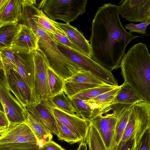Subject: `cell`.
I'll list each match as a JSON object with an SVG mask.
<instances>
[{
    "label": "cell",
    "instance_id": "6da1fadb",
    "mask_svg": "<svg viewBox=\"0 0 150 150\" xmlns=\"http://www.w3.org/2000/svg\"><path fill=\"white\" fill-rule=\"evenodd\" d=\"M118 6L109 3L98 7L92 23V57L111 71L119 68L126 48L139 36L127 32L119 16Z\"/></svg>",
    "mask_w": 150,
    "mask_h": 150
},
{
    "label": "cell",
    "instance_id": "7a4b0ae2",
    "mask_svg": "<svg viewBox=\"0 0 150 150\" xmlns=\"http://www.w3.org/2000/svg\"><path fill=\"white\" fill-rule=\"evenodd\" d=\"M119 68L123 84L129 85L150 104V55L146 45L139 42L132 47L122 57Z\"/></svg>",
    "mask_w": 150,
    "mask_h": 150
},
{
    "label": "cell",
    "instance_id": "3957f363",
    "mask_svg": "<svg viewBox=\"0 0 150 150\" xmlns=\"http://www.w3.org/2000/svg\"><path fill=\"white\" fill-rule=\"evenodd\" d=\"M47 33V36L39 38L38 46L50 67L64 80L83 69L59 50L54 37L50 33Z\"/></svg>",
    "mask_w": 150,
    "mask_h": 150
},
{
    "label": "cell",
    "instance_id": "277c9868",
    "mask_svg": "<svg viewBox=\"0 0 150 150\" xmlns=\"http://www.w3.org/2000/svg\"><path fill=\"white\" fill-rule=\"evenodd\" d=\"M87 0H43L38 8L50 19L60 20L66 23L77 19L86 12Z\"/></svg>",
    "mask_w": 150,
    "mask_h": 150
},
{
    "label": "cell",
    "instance_id": "5b68a950",
    "mask_svg": "<svg viewBox=\"0 0 150 150\" xmlns=\"http://www.w3.org/2000/svg\"><path fill=\"white\" fill-rule=\"evenodd\" d=\"M149 128L150 104L142 102L133 104L128 122L119 143H123L130 138L134 137L138 145L144 132Z\"/></svg>",
    "mask_w": 150,
    "mask_h": 150
},
{
    "label": "cell",
    "instance_id": "8992f818",
    "mask_svg": "<svg viewBox=\"0 0 150 150\" xmlns=\"http://www.w3.org/2000/svg\"><path fill=\"white\" fill-rule=\"evenodd\" d=\"M55 40L59 50L66 57L83 69L91 72L96 76L108 83L115 86H118L117 81L111 71L91 58H89Z\"/></svg>",
    "mask_w": 150,
    "mask_h": 150
},
{
    "label": "cell",
    "instance_id": "52a82bcc",
    "mask_svg": "<svg viewBox=\"0 0 150 150\" xmlns=\"http://www.w3.org/2000/svg\"><path fill=\"white\" fill-rule=\"evenodd\" d=\"M0 101L9 122V126L25 122L26 110L11 93L5 81L0 79Z\"/></svg>",
    "mask_w": 150,
    "mask_h": 150
},
{
    "label": "cell",
    "instance_id": "ba28073f",
    "mask_svg": "<svg viewBox=\"0 0 150 150\" xmlns=\"http://www.w3.org/2000/svg\"><path fill=\"white\" fill-rule=\"evenodd\" d=\"M112 113H108L110 108L103 113L93 115L89 121L97 129L107 150H110L114 135L117 120L116 104L111 106Z\"/></svg>",
    "mask_w": 150,
    "mask_h": 150
},
{
    "label": "cell",
    "instance_id": "9c48e42d",
    "mask_svg": "<svg viewBox=\"0 0 150 150\" xmlns=\"http://www.w3.org/2000/svg\"><path fill=\"white\" fill-rule=\"evenodd\" d=\"M4 72L5 82L9 89L23 107L26 109L35 105L30 89L17 71L6 68Z\"/></svg>",
    "mask_w": 150,
    "mask_h": 150
},
{
    "label": "cell",
    "instance_id": "30bf717a",
    "mask_svg": "<svg viewBox=\"0 0 150 150\" xmlns=\"http://www.w3.org/2000/svg\"><path fill=\"white\" fill-rule=\"evenodd\" d=\"M35 66V86L36 94L40 101L51 96L48 79L49 66L44 55L39 50L32 52Z\"/></svg>",
    "mask_w": 150,
    "mask_h": 150
},
{
    "label": "cell",
    "instance_id": "8fae6325",
    "mask_svg": "<svg viewBox=\"0 0 150 150\" xmlns=\"http://www.w3.org/2000/svg\"><path fill=\"white\" fill-rule=\"evenodd\" d=\"M55 106L50 98L42 99L36 104L26 108L27 112L52 134L57 136L59 131L53 110Z\"/></svg>",
    "mask_w": 150,
    "mask_h": 150
},
{
    "label": "cell",
    "instance_id": "7c38bea8",
    "mask_svg": "<svg viewBox=\"0 0 150 150\" xmlns=\"http://www.w3.org/2000/svg\"><path fill=\"white\" fill-rule=\"evenodd\" d=\"M12 50L14 52L16 66V71L30 89L35 105L40 101L38 100L36 92L35 66L32 52L24 53Z\"/></svg>",
    "mask_w": 150,
    "mask_h": 150
},
{
    "label": "cell",
    "instance_id": "4fadbf2b",
    "mask_svg": "<svg viewBox=\"0 0 150 150\" xmlns=\"http://www.w3.org/2000/svg\"><path fill=\"white\" fill-rule=\"evenodd\" d=\"M118 6L119 14L129 21L143 22L150 20V0H125Z\"/></svg>",
    "mask_w": 150,
    "mask_h": 150
},
{
    "label": "cell",
    "instance_id": "5bb4252c",
    "mask_svg": "<svg viewBox=\"0 0 150 150\" xmlns=\"http://www.w3.org/2000/svg\"><path fill=\"white\" fill-rule=\"evenodd\" d=\"M24 142L37 144L35 135L25 122L9 126L0 134V145Z\"/></svg>",
    "mask_w": 150,
    "mask_h": 150
},
{
    "label": "cell",
    "instance_id": "9a60e30c",
    "mask_svg": "<svg viewBox=\"0 0 150 150\" xmlns=\"http://www.w3.org/2000/svg\"><path fill=\"white\" fill-rule=\"evenodd\" d=\"M39 39L31 28L21 24L20 28L14 38L10 47L18 52L30 53L39 50Z\"/></svg>",
    "mask_w": 150,
    "mask_h": 150
},
{
    "label": "cell",
    "instance_id": "2e32d148",
    "mask_svg": "<svg viewBox=\"0 0 150 150\" xmlns=\"http://www.w3.org/2000/svg\"><path fill=\"white\" fill-rule=\"evenodd\" d=\"M53 112L55 118L74 133L81 142H86L89 129L88 122L55 108L54 109Z\"/></svg>",
    "mask_w": 150,
    "mask_h": 150
},
{
    "label": "cell",
    "instance_id": "e0dca14e",
    "mask_svg": "<svg viewBox=\"0 0 150 150\" xmlns=\"http://www.w3.org/2000/svg\"><path fill=\"white\" fill-rule=\"evenodd\" d=\"M52 23L62 30L69 40L80 50L81 53L91 58V49L89 41L85 38L83 33L69 24L63 23L51 20Z\"/></svg>",
    "mask_w": 150,
    "mask_h": 150
},
{
    "label": "cell",
    "instance_id": "ac0fdd59",
    "mask_svg": "<svg viewBox=\"0 0 150 150\" xmlns=\"http://www.w3.org/2000/svg\"><path fill=\"white\" fill-rule=\"evenodd\" d=\"M21 0H5L0 8V23H17L21 21Z\"/></svg>",
    "mask_w": 150,
    "mask_h": 150
},
{
    "label": "cell",
    "instance_id": "d6986e66",
    "mask_svg": "<svg viewBox=\"0 0 150 150\" xmlns=\"http://www.w3.org/2000/svg\"><path fill=\"white\" fill-rule=\"evenodd\" d=\"M133 104H117V120L114 135L110 150H115L121 140Z\"/></svg>",
    "mask_w": 150,
    "mask_h": 150
},
{
    "label": "cell",
    "instance_id": "ffe728a7",
    "mask_svg": "<svg viewBox=\"0 0 150 150\" xmlns=\"http://www.w3.org/2000/svg\"><path fill=\"white\" fill-rule=\"evenodd\" d=\"M25 123L35 135L37 144L40 147L45 142L52 140V134L28 112Z\"/></svg>",
    "mask_w": 150,
    "mask_h": 150
},
{
    "label": "cell",
    "instance_id": "44dd1931",
    "mask_svg": "<svg viewBox=\"0 0 150 150\" xmlns=\"http://www.w3.org/2000/svg\"><path fill=\"white\" fill-rule=\"evenodd\" d=\"M144 102L130 86L123 84L112 102V105L117 104H134Z\"/></svg>",
    "mask_w": 150,
    "mask_h": 150
},
{
    "label": "cell",
    "instance_id": "7402d4cb",
    "mask_svg": "<svg viewBox=\"0 0 150 150\" xmlns=\"http://www.w3.org/2000/svg\"><path fill=\"white\" fill-rule=\"evenodd\" d=\"M20 27L21 24L17 23H4L0 25V49L11 47Z\"/></svg>",
    "mask_w": 150,
    "mask_h": 150
},
{
    "label": "cell",
    "instance_id": "603a6c76",
    "mask_svg": "<svg viewBox=\"0 0 150 150\" xmlns=\"http://www.w3.org/2000/svg\"><path fill=\"white\" fill-rule=\"evenodd\" d=\"M120 87L121 85L117 87L110 91L86 100L93 109L97 110H101L108 107H110L112 105V102L118 93Z\"/></svg>",
    "mask_w": 150,
    "mask_h": 150
},
{
    "label": "cell",
    "instance_id": "cb8c5ba5",
    "mask_svg": "<svg viewBox=\"0 0 150 150\" xmlns=\"http://www.w3.org/2000/svg\"><path fill=\"white\" fill-rule=\"evenodd\" d=\"M52 103L58 109L66 113L77 116V111L74 108L70 98L63 91L50 98Z\"/></svg>",
    "mask_w": 150,
    "mask_h": 150
},
{
    "label": "cell",
    "instance_id": "d4e9b609",
    "mask_svg": "<svg viewBox=\"0 0 150 150\" xmlns=\"http://www.w3.org/2000/svg\"><path fill=\"white\" fill-rule=\"evenodd\" d=\"M68 82L94 84L101 86L109 84L96 76L91 72L81 70L69 78L64 80Z\"/></svg>",
    "mask_w": 150,
    "mask_h": 150
},
{
    "label": "cell",
    "instance_id": "484cf974",
    "mask_svg": "<svg viewBox=\"0 0 150 150\" xmlns=\"http://www.w3.org/2000/svg\"><path fill=\"white\" fill-rule=\"evenodd\" d=\"M89 129L86 142L89 150H107L97 129L89 121Z\"/></svg>",
    "mask_w": 150,
    "mask_h": 150
},
{
    "label": "cell",
    "instance_id": "4316f807",
    "mask_svg": "<svg viewBox=\"0 0 150 150\" xmlns=\"http://www.w3.org/2000/svg\"><path fill=\"white\" fill-rule=\"evenodd\" d=\"M118 86L111 84L100 86L81 91L70 98H78L83 100H88L110 91Z\"/></svg>",
    "mask_w": 150,
    "mask_h": 150
},
{
    "label": "cell",
    "instance_id": "83f0119b",
    "mask_svg": "<svg viewBox=\"0 0 150 150\" xmlns=\"http://www.w3.org/2000/svg\"><path fill=\"white\" fill-rule=\"evenodd\" d=\"M77 110V116L89 122L91 119L94 109L87 100L70 98Z\"/></svg>",
    "mask_w": 150,
    "mask_h": 150
},
{
    "label": "cell",
    "instance_id": "f1b7e54d",
    "mask_svg": "<svg viewBox=\"0 0 150 150\" xmlns=\"http://www.w3.org/2000/svg\"><path fill=\"white\" fill-rule=\"evenodd\" d=\"M47 73L51 97L63 91L64 79L56 74L49 66L47 69Z\"/></svg>",
    "mask_w": 150,
    "mask_h": 150
},
{
    "label": "cell",
    "instance_id": "f546056e",
    "mask_svg": "<svg viewBox=\"0 0 150 150\" xmlns=\"http://www.w3.org/2000/svg\"><path fill=\"white\" fill-rule=\"evenodd\" d=\"M56 119L59 133L57 136L58 140L67 142L70 144L81 142V140L74 133L58 119Z\"/></svg>",
    "mask_w": 150,
    "mask_h": 150
},
{
    "label": "cell",
    "instance_id": "4dcf8cb0",
    "mask_svg": "<svg viewBox=\"0 0 150 150\" xmlns=\"http://www.w3.org/2000/svg\"><path fill=\"white\" fill-rule=\"evenodd\" d=\"M100 86L101 85L94 84L68 82L64 81L63 91L70 98L81 91Z\"/></svg>",
    "mask_w": 150,
    "mask_h": 150
},
{
    "label": "cell",
    "instance_id": "1f68e13d",
    "mask_svg": "<svg viewBox=\"0 0 150 150\" xmlns=\"http://www.w3.org/2000/svg\"><path fill=\"white\" fill-rule=\"evenodd\" d=\"M0 58L4 69L8 68L16 71L14 52L10 47L0 49Z\"/></svg>",
    "mask_w": 150,
    "mask_h": 150
},
{
    "label": "cell",
    "instance_id": "d6a6232c",
    "mask_svg": "<svg viewBox=\"0 0 150 150\" xmlns=\"http://www.w3.org/2000/svg\"><path fill=\"white\" fill-rule=\"evenodd\" d=\"M150 24V20L138 24L130 23L126 24L125 27V29L129 30L128 32L130 33H136L140 34L145 35L147 33L146 28Z\"/></svg>",
    "mask_w": 150,
    "mask_h": 150
},
{
    "label": "cell",
    "instance_id": "836d02e7",
    "mask_svg": "<svg viewBox=\"0 0 150 150\" xmlns=\"http://www.w3.org/2000/svg\"><path fill=\"white\" fill-rule=\"evenodd\" d=\"M50 33L56 40L62 44L81 53L80 49L69 40L66 35L56 32Z\"/></svg>",
    "mask_w": 150,
    "mask_h": 150
},
{
    "label": "cell",
    "instance_id": "e575fe53",
    "mask_svg": "<svg viewBox=\"0 0 150 150\" xmlns=\"http://www.w3.org/2000/svg\"><path fill=\"white\" fill-rule=\"evenodd\" d=\"M135 150H150V128L144 132Z\"/></svg>",
    "mask_w": 150,
    "mask_h": 150
},
{
    "label": "cell",
    "instance_id": "d590c367",
    "mask_svg": "<svg viewBox=\"0 0 150 150\" xmlns=\"http://www.w3.org/2000/svg\"><path fill=\"white\" fill-rule=\"evenodd\" d=\"M137 145L135 137H132L123 143H119L115 150H135Z\"/></svg>",
    "mask_w": 150,
    "mask_h": 150
},
{
    "label": "cell",
    "instance_id": "8d00e7d4",
    "mask_svg": "<svg viewBox=\"0 0 150 150\" xmlns=\"http://www.w3.org/2000/svg\"><path fill=\"white\" fill-rule=\"evenodd\" d=\"M40 150H66L52 140L44 143L40 147Z\"/></svg>",
    "mask_w": 150,
    "mask_h": 150
},
{
    "label": "cell",
    "instance_id": "74e56055",
    "mask_svg": "<svg viewBox=\"0 0 150 150\" xmlns=\"http://www.w3.org/2000/svg\"><path fill=\"white\" fill-rule=\"evenodd\" d=\"M9 126V122L5 113L0 110V127L6 129Z\"/></svg>",
    "mask_w": 150,
    "mask_h": 150
},
{
    "label": "cell",
    "instance_id": "f35d334b",
    "mask_svg": "<svg viewBox=\"0 0 150 150\" xmlns=\"http://www.w3.org/2000/svg\"><path fill=\"white\" fill-rule=\"evenodd\" d=\"M87 145L86 142H81L76 150H87Z\"/></svg>",
    "mask_w": 150,
    "mask_h": 150
},
{
    "label": "cell",
    "instance_id": "ab89813d",
    "mask_svg": "<svg viewBox=\"0 0 150 150\" xmlns=\"http://www.w3.org/2000/svg\"><path fill=\"white\" fill-rule=\"evenodd\" d=\"M0 79L5 81V72L4 70L0 69Z\"/></svg>",
    "mask_w": 150,
    "mask_h": 150
},
{
    "label": "cell",
    "instance_id": "60d3db41",
    "mask_svg": "<svg viewBox=\"0 0 150 150\" xmlns=\"http://www.w3.org/2000/svg\"><path fill=\"white\" fill-rule=\"evenodd\" d=\"M0 150H22L10 148L4 146H3L0 145Z\"/></svg>",
    "mask_w": 150,
    "mask_h": 150
},
{
    "label": "cell",
    "instance_id": "b9f144b4",
    "mask_svg": "<svg viewBox=\"0 0 150 150\" xmlns=\"http://www.w3.org/2000/svg\"><path fill=\"white\" fill-rule=\"evenodd\" d=\"M0 69L4 71V69L1 61L0 58Z\"/></svg>",
    "mask_w": 150,
    "mask_h": 150
},
{
    "label": "cell",
    "instance_id": "7bdbcfd3",
    "mask_svg": "<svg viewBox=\"0 0 150 150\" xmlns=\"http://www.w3.org/2000/svg\"><path fill=\"white\" fill-rule=\"evenodd\" d=\"M0 110L2 111V112L5 113L4 109H3V106L2 105V104L0 101Z\"/></svg>",
    "mask_w": 150,
    "mask_h": 150
},
{
    "label": "cell",
    "instance_id": "ee69618b",
    "mask_svg": "<svg viewBox=\"0 0 150 150\" xmlns=\"http://www.w3.org/2000/svg\"><path fill=\"white\" fill-rule=\"evenodd\" d=\"M6 129H6H3V128H1L0 127V134L2 132L4 131Z\"/></svg>",
    "mask_w": 150,
    "mask_h": 150
},
{
    "label": "cell",
    "instance_id": "f6af8a7d",
    "mask_svg": "<svg viewBox=\"0 0 150 150\" xmlns=\"http://www.w3.org/2000/svg\"><path fill=\"white\" fill-rule=\"evenodd\" d=\"M1 24L0 23V25H1Z\"/></svg>",
    "mask_w": 150,
    "mask_h": 150
}]
</instances>
